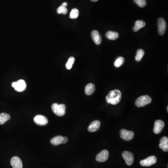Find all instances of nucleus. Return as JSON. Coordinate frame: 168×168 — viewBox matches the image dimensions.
Here are the masks:
<instances>
[{"mask_svg":"<svg viewBox=\"0 0 168 168\" xmlns=\"http://www.w3.org/2000/svg\"><path fill=\"white\" fill-rule=\"evenodd\" d=\"M122 99V93L119 90L115 89L110 91L106 96V101L108 104L117 105Z\"/></svg>","mask_w":168,"mask_h":168,"instance_id":"obj_1","label":"nucleus"},{"mask_svg":"<svg viewBox=\"0 0 168 168\" xmlns=\"http://www.w3.org/2000/svg\"><path fill=\"white\" fill-rule=\"evenodd\" d=\"M51 109L53 112L59 116H63L66 114V106L64 104L54 103L51 106Z\"/></svg>","mask_w":168,"mask_h":168,"instance_id":"obj_2","label":"nucleus"},{"mask_svg":"<svg viewBox=\"0 0 168 168\" xmlns=\"http://www.w3.org/2000/svg\"><path fill=\"white\" fill-rule=\"evenodd\" d=\"M151 101H152V99L149 96H142L136 100L135 105L137 107L142 108L150 104Z\"/></svg>","mask_w":168,"mask_h":168,"instance_id":"obj_3","label":"nucleus"},{"mask_svg":"<svg viewBox=\"0 0 168 168\" xmlns=\"http://www.w3.org/2000/svg\"><path fill=\"white\" fill-rule=\"evenodd\" d=\"M12 87L14 88L15 91L18 92H22L26 88V84L24 80H19L17 82L12 83Z\"/></svg>","mask_w":168,"mask_h":168,"instance_id":"obj_4","label":"nucleus"},{"mask_svg":"<svg viewBox=\"0 0 168 168\" xmlns=\"http://www.w3.org/2000/svg\"><path fill=\"white\" fill-rule=\"evenodd\" d=\"M157 162V158L155 156H149L146 159L142 160L140 161V164L141 166H145V167H149L151 165H154Z\"/></svg>","mask_w":168,"mask_h":168,"instance_id":"obj_5","label":"nucleus"},{"mask_svg":"<svg viewBox=\"0 0 168 168\" xmlns=\"http://www.w3.org/2000/svg\"><path fill=\"white\" fill-rule=\"evenodd\" d=\"M157 25L158 33L160 35H163L165 33L167 27V24L165 20L163 18H159L158 19Z\"/></svg>","mask_w":168,"mask_h":168,"instance_id":"obj_6","label":"nucleus"},{"mask_svg":"<svg viewBox=\"0 0 168 168\" xmlns=\"http://www.w3.org/2000/svg\"><path fill=\"white\" fill-rule=\"evenodd\" d=\"M121 138L125 141H131L134 137V133L132 131H128L126 129H122L120 131Z\"/></svg>","mask_w":168,"mask_h":168,"instance_id":"obj_7","label":"nucleus"},{"mask_svg":"<svg viewBox=\"0 0 168 168\" xmlns=\"http://www.w3.org/2000/svg\"><path fill=\"white\" fill-rule=\"evenodd\" d=\"M34 121L36 124L39 126H45L48 122L47 118L42 115H37L34 118Z\"/></svg>","mask_w":168,"mask_h":168,"instance_id":"obj_8","label":"nucleus"},{"mask_svg":"<svg viewBox=\"0 0 168 168\" xmlns=\"http://www.w3.org/2000/svg\"><path fill=\"white\" fill-rule=\"evenodd\" d=\"M122 157L124 158L126 164L130 166L134 163V157L133 154L129 151H124L122 153Z\"/></svg>","mask_w":168,"mask_h":168,"instance_id":"obj_9","label":"nucleus"},{"mask_svg":"<svg viewBox=\"0 0 168 168\" xmlns=\"http://www.w3.org/2000/svg\"><path fill=\"white\" fill-rule=\"evenodd\" d=\"M165 124L164 122L162 120H157L154 124V132L155 134H159L163 131Z\"/></svg>","mask_w":168,"mask_h":168,"instance_id":"obj_10","label":"nucleus"},{"mask_svg":"<svg viewBox=\"0 0 168 168\" xmlns=\"http://www.w3.org/2000/svg\"><path fill=\"white\" fill-rule=\"evenodd\" d=\"M108 151L107 150H103L97 156L96 159L99 162H104L108 160Z\"/></svg>","mask_w":168,"mask_h":168,"instance_id":"obj_11","label":"nucleus"},{"mask_svg":"<svg viewBox=\"0 0 168 168\" xmlns=\"http://www.w3.org/2000/svg\"><path fill=\"white\" fill-rule=\"evenodd\" d=\"M10 162L13 168H22V161L18 156H14L12 157Z\"/></svg>","mask_w":168,"mask_h":168,"instance_id":"obj_12","label":"nucleus"},{"mask_svg":"<svg viewBox=\"0 0 168 168\" xmlns=\"http://www.w3.org/2000/svg\"><path fill=\"white\" fill-rule=\"evenodd\" d=\"M91 36L94 42L97 45H99L102 42V38L101 35L97 30H94L91 33Z\"/></svg>","mask_w":168,"mask_h":168,"instance_id":"obj_13","label":"nucleus"},{"mask_svg":"<svg viewBox=\"0 0 168 168\" xmlns=\"http://www.w3.org/2000/svg\"><path fill=\"white\" fill-rule=\"evenodd\" d=\"M101 122L98 120H96L91 123L88 128V130L90 132H96L99 130Z\"/></svg>","mask_w":168,"mask_h":168,"instance_id":"obj_14","label":"nucleus"},{"mask_svg":"<svg viewBox=\"0 0 168 168\" xmlns=\"http://www.w3.org/2000/svg\"><path fill=\"white\" fill-rule=\"evenodd\" d=\"M159 147L164 152L168 151V138L166 136L162 137L160 140Z\"/></svg>","mask_w":168,"mask_h":168,"instance_id":"obj_15","label":"nucleus"},{"mask_svg":"<svg viewBox=\"0 0 168 168\" xmlns=\"http://www.w3.org/2000/svg\"><path fill=\"white\" fill-rule=\"evenodd\" d=\"M95 91V87L94 84L90 83L86 86L85 88V93L87 95H91Z\"/></svg>","mask_w":168,"mask_h":168,"instance_id":"obj_16","label":"nucleus"},{"mask_svg":"<svg viewBox=\"0 0 168 168\" xmlns=\"http://www.w3.org/2000/svg\"><path fill=\"white\" fill-rule=\"evenodd\" d=\"M145 22L144 21L138 20L136 21L135 22V25L133 27V29L135 32H137L142 28L144 27L145 26Z\"/></svg>","mask_w":168,"mask_h":168,"instance_id":"obj_17","label":"nucleus"},{"mask_svg":"<svg viewBox=\"0 0 168 168\" xmlns=\"http://www.w3.org/2000/svg\"><path fill=\"white\" fill-rule=\"evenodd\" d=\"M119 34L116 32L109 31L106 33V36L108 39L115 40L119 37Z\"/></svg>","mask_w":168,"mask_h":168,"instance_id":"obj_18","label":"nucleus"},{"mask_svg":"<svg viewBox=\"0 0 168 168\" xmlns=\"http://www.w3.org/2000/svg\"><path fill=\"white\" fill-rule=\"evenodd\" d=\"M10 116L7 113H1L0 114V125H3L6 122L10 119Z\"/></svg>","mask_w":168,"mask_h":168,"instance_id":"obj_19","label":"nucleus"},{"mask_svg":"<svg viewBox=\"0 0 168 168\" xmlns=\"http://www.w3.org/2000/svg\"><path fill=\"white\" fill-rule=\"evenodd\" d=\"M63 137L62 136H57L50 140V142L53 145H59L61 144Z\"/></svg>","mask_w":168,"mask_h":168,"instance_id":"obj_20","label":"nucleus"},{"mask_svg":"<svg viewBox=\"0 0 168 168\" xmlns=\"http://www.w3.org/2000/svg\"><path fill=\"white\" fill-rule=\"evenodd\" d=\"M144 51L142 49H139L136 52V55L135 57V60L136 61L139 62L142 60L144 55Z\"/></svg>","mask_w":168,"mask_h":168,"instance_id":"obj_21","label":"nucleus"},{"mask_svg":"<svg viewBox=\"0 0 168 168\" xmlns=\"http://www.w3.org/2000/svg\"><path fill=\"white\" fill-rule=\"evenodd\" d=\"M74 57H70L69 59L68 60L67 63H66V67L67 69H71L72 68V67H73V64L74 63Z\"/></svg>","mask_w":168,"mask_h":168,"instance_id":"obj_22","label":"nucleus"},{"mask_svg":"<svg viewBox=\"0 0 168 168\" xmlns=\"http://www.w3.org/2000/svg\"><path fill=\"white\" fill-rule=\"evenodd\" d=\"M79 15V11L77 9H72L70 14V19H76L77 18Z\"/></svg>","mask_w":168,"mask_h":168,"instance_id":"obj_23","label":"nucleus"},{"mask_svg":"<svg viewBox=\"0 0 168 168\" xmlns=\"http://www.w3.org/2000/svg\"><path fill=\"white\" fill-rule=\"evenodd\" d=\"M125 61L124 58L122 57H118L115 62V66L116 67H120L123 64Z\"/></svg>","mask_w":168,"mask_h":168,"instance_id":"obj_24","label":"nucleus"},{"mask_svg":"<svg viewBox=\"0 0 168 168\" xmlns=\"http://www.w3.org/2000/svg\"><path fill=\"white\" fill-rule=\"evenodd\" d=\"M57 13L59 14H63V15H66L67 13L68 10L67 8L65 7L60 6L57 8Z\"/></svg>","mask_w":168,"mask_h":168,"instance_id":"obj_25","label":"nucleus"},{"mask_svg":"<svg viewBox=\"0 0 168 168\" xmlns=\"http://www.w3.org/2000/svg\"><path fill=\"white\" fill-rule=\"evenodd\" d=\"M134 2L139 7L143 8L147 5L146 0H134Z\"/></svg>","mask_w":168,"mask_h":168,"instance_id":"obj_26","label":"nucleus"},{"mask_svg":"<svg viewBox=\"0 0 168 168\" xmlns=\"http://www.w3.org/2000/svg\"><path fill=\"white\" fill-rule=\"evenodd\" d=\"M68 141V139L67 137H63L61 144H65V143H67Z\"/></svg>","mask_w":168,"mask_h":168,"instance_id":"obj_27","label":"nucleus"},{"mask_svg":"<svg viewBox=\"0 0 168 168\" xmlns=\"http://www.w3.org/2000/svg\"><path fill=\"white\" fill-rule=\"evenodd\" d=\"M67 2H63V3L62 4L61 6L65 7H67Z\"/></svg>","mask_w":168,"mask_h":168,"instance_id":"obj_28","label":"nucleus"},{"mask_svg":"<svg viewBox=\"0 0 168 168\" xmlns=\"http://www.w3.org/2000/svg\"><path fill=\"white\" fill-rule=\"evenodd\" d=\"M92 2H96L98 1V0H91Z\"/></svg>","mask_w":168,"mask_h":168,"instance_id":"obj_29","label":"nucleus"}]
</instances>
